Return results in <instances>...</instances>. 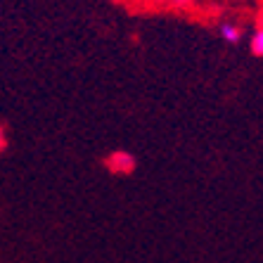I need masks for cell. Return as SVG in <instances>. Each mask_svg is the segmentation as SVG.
I'll return each instance as SVG.
<instances>
[{"label":"cell","mask_w":263,"mask_h":263,"mask_svg":"<svg viewBox=\"0 0 263 263\" xmlns=\"http://www.w3.org/2000/svg\"><path fill=\"white\" fill-rule=\"evenodd\" d=\"M104 166L109 173H117V176H128V173L135 171V157L128 152H111L107 159H104Z\"/></svg>","instance_id":"1"},{"label":"cell","mask_w":263,"mask_h":263,"mask_svg":"<svg viewBox=\"0 0 263 263\" xmlns=\"http://www.w3.org/2000/svg\"><path fill=\"white\" fill-rule=\"evenodd\" d=\"M218 33L220 38L226 41V43H239L242 41V26L235 24V22H223V24L218 26Z\"/></svg>","instance_id":"2"},{"label":"cell","mask_w":263,"mask_h":263,"mask_svg":"<svg viewBox=\"0 0 263 263\" xmlns=\"http://www.w3.org/2000/svg\"><path fill=\"white\" fill-rule=\"evenodd\" d=\"M251 50H254V55L263 57V24H258L256 31L251 33Z\"/></svg>","instance_id":"3"},{"label":"cell","mask_w":263,"mask_h":263,"mask_svg":"<svg viewBox=\"0 0 263 263\" xmlns=\"http://www.w3.org/2000/svg\"><path fill=\"white\" fill-rule=\"evenodd\" d=\"M195 3H197V0H166V5L176 7V10H190Z\"/></svg>","instance_id":"4"},{"label":"cell","mask_w":263,"mask_h":263,"mask_svg":"<svg viewBox=\"0 0 263 263\" xmlns=\"http://www.w3.org/2000/svg\"><path fill=\"white\" fill-rule=\"evenodd\" d=\"M140 5H147V7H154V5H166V0H135Z\"/></svg>","instance_id":"5"},{"label":"cell","mask_w":263,"mask_h":263,"mask_svg":"<svg viewBox=\"0 0 263 263\" xmlns=\"http://www.w3.org/2000/svg\"><path fill=\"white\" fill-rule=\"evenodd\" d=\"M7 147V135H5V128H3V123H0V152Z\"/></svg>","instance_id":"6"},{"label":"cell","mask_w":263,"mask_h":263,"mask_svg":"<svg viewBox=\"0 0 263 263\" xmlns=\"http://www.w3.org/2000/svg\"><path fill=\"white\" fill-rule=\"evenodd\" d=\"M258 24H263V12H261V22H258Z\"/></svg>","instance_id":"7"}]
</instances>
